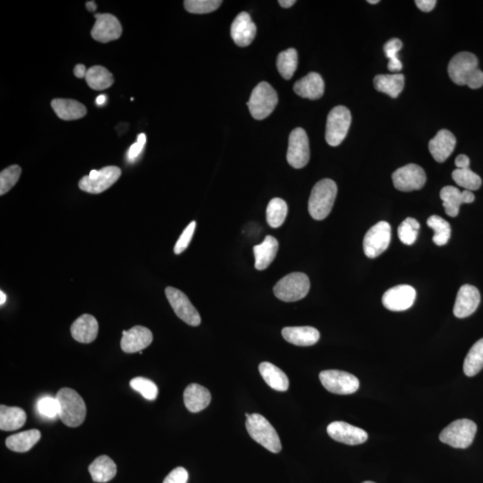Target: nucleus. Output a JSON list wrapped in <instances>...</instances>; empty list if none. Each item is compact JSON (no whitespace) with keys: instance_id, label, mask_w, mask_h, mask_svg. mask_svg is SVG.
<instances>
[{"instance_id":"nucleus-31","label":"nucleus","mask_w":483,"mask_h":483,"mask_svg":"<svg viewBox=\"0 0 483 483\" xmlns=\"http://www.w3.org/2000/svg\"><path fill=\"white\" fill-rule=\"evenodd\" d=\"M25 412L16 406H0V429L4 432L16 431L25 424Z\"/></svg>"},{"instance_id":"nucleus-51","label":"nucleus","mask_w":483,"mask_h":483,"mask_svg":"<svg viewBox=\"0 0 483 483\" xmlns=\"http://www.w3.org/2000/svg\"><path fill=\"white\" fill-rule=\"evenodd\" d=\"M87 71L88 69H86L85 66L82 64L76 65L74 69L75 75L78 78H85Z\"/></svg>"},{"instance_id":"nucleus-18","label":"nucleus","mask_w":483,"mask_h":483,"mask_svg":"<svg viewBox=\"0 0 483 483\" xmlns=\"http://www.w3.org/2000/svg\"><path fill=\"white\" fill-rule=\"evenodd\" d=\"M481 302V295L474 286L465 285L459 289L456 295L454 314L456 318L464 319L472 315Z\"/></svg>"},{"instance_id":"nucleus-40","label":"nucleus","mask_w":483,"mask_h":483,"mask_svg":"<svg viewBox=\"0 0 483 483\" xmlns=\"http://www.w3.org/2000/svg\"><path fill=\"white\" fill-rule=\"evenodd\" d=\"M403 43L399 39H391L386 43L384 51L389 62L388 68L393 73L401 72L403 66L401 59H398V52L401 51Z\"/></svg>"},{"instance_id":"nucleus-29","label":"nucleus","mask_w":483,"mask_h":483,"mask_svg":"<svg viewBox=\"0 0 483 483\" xmlns=\"http://www.w3.org/2000/svg\"><path fill=\"white\" fill-rule=\"evenodd\" d=\"M259 372L268 386L276 391L285 392L289 388V379L282 369L271 362H264L259 365Z\"/></svg>"},{"instance_id":"nucleus-57","label":"nucleus","mask_w":483,"mask_h":483,"mask_svg":"<svg viewBox=\"0 0 483 483\" xmlns=\"http://www.w3.org/2000/svg\"><path fill=\"white\" fill-rule=\"evenodd\" d=\"M362 483H375V482L367 481V482H362Z\"/></svg>"},{"instance_id":"nucleus-46","label":"nucleus","mask_w":483,"mask_h":483,"mask_svg":"<svg viewBox=\"0 0 483 483\" xmlns=\"http://www.w3.org/2000/svg\"><path fill=\"white\" fill-rule=\"evenodd\" d=\"M195 221L190 223V224L186 226L185 231L180 236V238L175 245L174 252L176 255H180V253L185 252V250L188 249L190 243H191L192 236L195 234Z\"/></svg>"},{"instance_id":"nucleus-6","label":"nucleus","mask_w":483,"mask_h":483,"mask_svg":"<svg viewBox=\"0 0 483 483\" xmlns=\"http://www.w3.org/2000/svg\"><path fill=\"white\" fill-rule=\"evenodd\" d=\"M278 102V94L272 86L262 82L253 89L247 105L253 118L263 120L274 111Z\"/></svg>"},{"instance_id":"nucleus-15","label":"nucleus","mask_w":483,"mask_h":483,"mask_svg":"<svg viewBox=\"0 0 483 483\" xmlns=\"http://www.w3.org/2000/svg\"><path fill=\"white\" fill-rule=\"evenodd\" d=\"M416 291L412 286L401 285L394 286L383 295L382 304L392 312H403L411 308L415 301Z\"/></svg>"},{"instance_id":"nucleus-30","label":"nucleus","mask_w":483,"mask_h":483,"mask_svg":"<svg viewBox=\"0 0 483 483\" xmlns=\"http://www.w3.org/2000/svg\"><path fill=\"white\" fill-rule=\"evenodd\" d=\"M42 438L41 432L32 429L29 431L10 436L6 439V445L10 451L18 453L28 452Z\"/></svg>"},{"instance_id":"nucleus-53","label":"nucleus","mask_w":483,"mask_h":483,"mask_svg":"<svg viewBox=\"0 0 483 483\" xmlns=\"http://www.w3.org/2000/svg\"><path fill=\"white\" fill-rule=\"evenodd\" d=\"M86 8H87L90 12L95 11L97 9L96 3L94 1L86 3Z\"/></svg>"},{"instance_id":"nucleus-3","label":"nucleus","mask_w":483,"mask_h":483,"mask_svg":"<svg viewBox=\"0 0 483 483\" xmlns=\"http://www.w3.org/2000/svg\"><path fill=\"white\" fill-rule=\"evenodd\" d=\"M338 186L331 179H322L312 188L309 199L310 215L316 221H323L331 212L336 201Z\"/></svg>"},{"instance_id":"nucleus-11","label":"nucleus","mask_w":483,"mask_h":483,"mask_svg":"<svg viewBox=\"0 0 483 483\" xmlns=\"http://www.w3.org/2000/svg\"><path fill=\"white\" fill-rule=\"evenodd\" d=\"M391 241V228L388 222L381 221L372 226L364 239V251L368 258L379 257L388 249Z\"/></svg>"},{"instance_id":"nucleus-54","label":"nucleus","mask_w":483,"mask_h":483,"mask_svg":"<svg viewBox=\"0 0 483 483\" xmlns=\"http://www.w3.org/2000/svg\"><path fill=\"white\" fill-rule=\"evenodd\" d=\"M106 102V96L105 95H99L98 98L96 99V103L98 105H102L104 104Z\"/></svg>"},{"instance_id":"nucleus-33","label":"nucleus","mask_w":483,"mask_h":483,"mask_svg":"<svg viewBox=\"0 0 483 483\" xmlns=\"http://www.w3.org/2000/svg\"><path fill=\"white\" fill-rule=\"evenodd\" d=\"M373 82L378 92L396 98L405 87V76L401 74L379 75L375 76Z\"/></svg>"},{"instance_id":"nucleus-2","label":"nucleus","mask_w":483,"mask_h":483,"mask_svg":"<svg viewBox=\"0 0 483 483\" xmlns=\"http://www.w3.org/2000/svg\"><path fill=\"white\" fill-rule=\"evenodd\" d=\"M59 404V417L68 427L75 428L85 422L86 405L82 396L74 389L64 388L56 393Z\"/></svg>"},{"instance_id":"nucleus-21","label":"nucleus","mask_w":483,"mask_h":483,"mask_svg":"<svg viewBox=\"0 0 483 483\" xmlns=\"http://www.w3.org/2000/svg\"><path fill=\"white\" fill-rule=\"evenodd\" d=\"M441 198L444 206L446 215L455 218L459 214V208L464 203L475 202V196L471 191L461 192L455 186H445L441 191Z\"/></svg>"},{"instance_id":"nucleus-42","label":"nucleus","mask_w":483,"mask_h":483,"mask_svg":"<svg viewBox=\"0 0 483 483\" xmlns=\"http://www.w3.org/2000/svg\"><path fill=\"white\" fill-rule=\"evenodd\" d=\"M22 174L21 166L13 165L0 173V195H4L18 183Z\"/></svg>"},{"instance_id":"nucleus-32","label":"nucleus","mask_w":483,"mask_h":483,"mask_svg":"<svg viewBox=\"0 0 483 483\" xmlns=\"http://www.w3.org/2000/svg\"><path fill=\"white\" fill-rule=\"evenodd\" d=\"M93 482L104 483L111 481L116 475V465L108 456L97 458L89 466Z\"/></svg>"},{"instance_id":"nucleus-45","label":"nucleus","mask_w":483,"mask_h":483,"mask_svg":"<svg viewBox=\"0 0 483 483\" xmlns=\"http://www.w3.org/2000/svg\"><path fill=\"white\" fill-rule=\"evenodd\" d=\"M38 410L39 414L45 417L55 418L59 414V404L56 398L46 396L38 403Z\"/></svg>"},{"instance_id":"nucleus-37","label":"nucleus","mask_w":483,"mask_h":483,"mask_svg":"<svg viewBox=\"0 0 483 483\" xmlns=\"http://www.w3.org/2000/svg\"><path fill=\"white\" fill-rule=\"evenodd\" d=\"M288 204L281 198H274L269 202L267 212V222L273 228H278L285 222L288 215Z\"/></svg>"},{"instance_id":"nucleus-16","label":"nucleus","mask_w":483,"mask_h":483,"mask_svg":"<svg viewBox=\"0 0 483 483\" xmlns=\"http://www.w3.org/2000/svg\"><path fill=\"white\" fill-rule=\"evenodd\" d=\"M96 22L92 30V37L97 42L106 43L121 37L122 25L111 14H96Z\"/></svg>"},{"instance_id":"nucleus-1","label":"nucleus","mask_w":483,"mask_h":483,"mask_svg":"<svg viewBox=\"0 0 483 483\" xmlns=\"http://www.w3.org/2000/svg\"><path fill=\"white\" fill-rule=\"evenodd\" d=\"M477 56L470 52H460L453 56L448 64V75L458 85L479 89L483 85V72L479 69Z\"/></svg>"},{"instance_id":"nucleus-47","label":"nucleus","mask_w":483,"mask_h":483,"mask_svg":"<svg viewBox=\"0 0 483 483\" xmlns=\"http://www.w3.org/2000/svg\"><path fill=\"white\" fill-rule=\"evenodd\" d=\"M188 472L184 467H178L169 474L163 483H188Z\"/></svg>"},{"instance_id":"nucleus-55","label":"nucleus","mask_w":483,"mask_h":483,"mask_svg":"<svg viewBox=\"0 0 483 483\" xmlns=\"http://www.w3.org/2000/svg\"><path fill=\"white\" fill-rule=\"evenodd\" d=\"M0 298H1V299H0V305H3L5 304L6 299V296L4 294V292H3V291L0 292Z\"/></svg>"},{"instance_id":"nucleus-27","label":"nucleus","mask_w":483,"mask_h":483,"mask_svg":"<svg viewBox=\"0 0 483 483\" xmlns=\"http://www.w3.org/2000/svg\"><path fill=\"white\" fill-rule=\"evenodd\" d=\"M56 116L66 121L82 118L87 114V109L81 102L70 99H55L51 102Z\"/></svg>"},{"instance_id":"nucleus-52","label":"nucleus","mask_w":483,"mask_h":483,"mask_svg":"<svg viewBox=\"0 0 483 483\" xmlns=\"http://www.w3.org/2000/svg\"><path fill=\"white\" fill-rule=\"evenodd\" d=\"M295 0H279V5L282 6V8H291L292 6H294L295 4Z\"/></svg>"},{"instance_id":"nucleus-9","label":"nucleus","mask_w":483,"mask_h":483,"mask_svg":"<svg viewBox=\"0 0 483 483\" xmlns=\"http://www.w3.org/2000/svg\"><path fill=\"white\" fill-rule=\"evenodd\" d=\"M118 166H105L101 171L93 169L90 175L83 176L79 181V188L83 192L99 195L111 188L121 176Z\"/></svg>"},{"instance_id":"nucleus-28","label":"nucleus","mask_w":483,"mask_h":483,"mask_svg":"<svg viewBox=\"0 0 483 483\" xmlns=\"http://www.w3.org/2000/svg\"><path fill=\"white\" fill-rule=\"evenodd\" d=\"M279 250V242L271 236H266L261 245L253 247L255 257V269L264 271L274 261Z\"/></svg>"},{"instance_id":"nucleus-13","label":"nucleus","mask_w":483,"mask_h":483,"mask_svg":"<svg viewBox=\"0 0 483 483\" xmlns=\"http://www.w3.org/2000/svg\"><path fill=\"white\" fill-rule=\"evenodd\" d=\"M286 159L294 169H302L308 164L310 146L307 134L302 128L293 130L289 135V143Z\"/></svg>"},{"instance_id":"nucleus-41","label":"nucleus","mask_w":483,"mask_h":483,"mask_svg":"<svg viewBox=\"0 0 483 483\" xmlns=\"http://www.w3.org/2000/svg\"><path fill=\"white\" fill-rule=\"evenodd\" d=\"M420 223L415 219L408 218L398 228V238L403 244L412 245L417 239Z\"/></svg>"},{"instance_id":"nucleus-34","label":"nucleus","mask_w":483,"mask_h":483,"mask_svg":"<svg viewBox=\"0 0 483 483\" xmlns=\"http://www.w3.org/2000/svg\"><path fill=\"white\" fill-rule=\"evenodd\" d=\"M85 81L92 90L103 91V90L111 87L114 83V78L111 73L104 66H94L88 69Z\"/></svg>"},{"instance_id":"nucleus-26","label":"nucleus","mask_w":483,"mask_h":483,"mask_svg":"<svg viewBox=\"0 0 483 483\" xmlns=\"http://www.w3.org/2000/svg\"><path fill=\"white\" fill-rule=\"evenodd\" d=\"M283 338L293 345L311 346L319 341L321 335L318 329L309 327H286L282 329Z\"/></svg>"},{"instance_id":"nucleus-49","label":"nucleus","mask_w":483,"mask_h":483,"mask_svg":"<svg viewBox=\"0 0 483 483\" xmlns=\"http://www.w3.org/2000/svg\"><path fill=\"white\" fill-rule=\"evenodd\" d=\"M415 4L422 11L431 12L435 8L437 1L435 0H416Z\"/></svg>"},{"instance_id":"nucleus-38","label":"nucleus","mask_w":483,"mask_h":483,"mask_svg":"<svg viewBox=\"0 0 483 483\" xmlns=\"http://www.w3.org/2000/svg\"><path fill=\"white\" fill-rule=\"evenodd\" d=\"M427 225L434 231L433 242L435 245L443 246L448 244L451 236V226L448 221L441 216L433 215L428 219Z\"/></svg>"},{"instance_id":"nucleus-4","label":"nucleus","mask_w":483,"mask_h":483,"mask_svg":"<svg viewBox=\"0 0 483 483\" xmlns=\"http://www.w3.org/2000/svg\"><path fill=\"white\" fill-rule=\"evenodd\" d=\"M245 426L253 441L275 454L281 451V441L278 433L271 422L262 415L259 414L250 415Z\"/></svg>"},{"instance_id":"nucleus-12","label":"nucleus","mask_w":483,"mask_h":483,"mask_svg":"<svg viewBox=\"0 0 483 483\" xmlns=\"http://www.w3.org/2000/svg\"><path fill=\"white\" fill-rule=\"evenodd\" d=\"M165 293L169 304L179 319L192 327H197L201 324V316L184 293L171 286L166 288Z\"/></svg>"},{"instance_id":"nucleus-39","label":"nucleus","mask_w":483,"mask_h":483,"mask_svg":"<svg viewBox=\"0 0 483 483\" xmlns=\"http://www.w3.org/2000/svg\"><path fill=\"white\" fill-rule=\"evenodd\" d=\"M452 178L456 184L467 191H476L482 185V178L470 169H456L452 173Z\"/></svg>"},{"instance_id":"nucleus-56","label":"nucleus","mask_w":483,"mask_h":483,"mask_svg":"<svg viewBox=\"0 0 483 483\" xmlns=\"http://www.w3.org/2000/svg\"><path fill=\"white\" fill-rule=\"evenodd\" d=\"M379 2V0H369V1H368V3H369V4H373V5L378 4Z\"/></svg>"},{"instance_id":"nucleus-48","label":"nucleus","mask_w":483,"mask_h":483,"mask_svg":"<svg viewBox=\"0 0 483 483\" xmlns=\"http://www.w3.org/2000/svg\"><path fill=\"white\" fill-rule=\"evenodd\" d=\"M146 143V135L141 134L138 135L137 142L134 143L130 147L128 153V159L129 161H134L137 157L141 154L143 148Z\"/></svg>"},{"instance_id":"nucleus-22","label":"nucleus","mask_w":483,"mask_h":483,"mask_svg":"<svg viewBox=\"0 0 483 483\" xmlns=\"http://www.w3.org/2000/svg\"><path fill=\"white\" fill-rule=\"evenodd\" d=\"M456 145L455 135L448 130H441L429 142V149L436 161L442 163L454 152Z\"/></svg>"},{"instance_id":"nucleus-23","label":"nucleus","mask_w":483,"mask_h":483,"mask_svg":"<svg viewBox=\"0 0 483 483\" xmlns=\"http://www.w3.org/2000/svg\"><path fill=\"white\" fill-rule=\"evenodd\" d=\"M99 323L91 314L80 316L71 326V334L75 341L90 344L98 336Z\"/></svg>"},{"instance_id":"nucleus-25","label":"nucleus","mask_w":483,"mask_h":483,"mask_svg":"<svg viewBox=\"0 0 483 483\" xmlns=\"http://www.w3.org/2000/svg\"><path fill=\"white\" fill-rule=\"evenodd\" d=\"M211 401V393L204 386L192 383L185 389L184 402L188 411L191 412H201L207 408Z\"/></svg>"},{"instance_id":"nucleus-7","label":"nucleus","mask_w":483,"mask_h":483,"mask_svg":"<svg viewBox=\"0 0 483 483\" xmlns=\"http://www.w3.org/2000/svg\"><path fill=\"white\" fill-rule=\"evenodd\" d=\"M310 279L305 273L294 272L281 279L274 286L276 298L284 302H296L308 295Z\"/></svg>"},{"instance_id":"nucleus-44","label":"nucleus","mask_w":483,"mask_h":483,"mask_svg":"<svg viewBox=\"0 0 483 483\" xmlns=\"http://www.w3.org/2000/svg\"><path fill=\"white\" fill-rule=\"evenodd\" d=\"M130 386L147 401H155L157 396H158L159 391L155 383L148 379L142 377L133 379L130 381Z\"/></svg>"},{"instance_id":"nucleus-5","label":"nucleus","mask_w":483,"mask_h":483,"mask_svg":"<svg viewBox=\"0 0 483 483\" xmlns=\"http://www.w3.org/2000/svg\"><path fill=\"white\" fill-rule=\"evenodd\" d=\"M477 425L468 419L456 420L446 426L439 434V441L455 448L465 449L474 441Z\"/></svg>"},{"instance_id":"nucleus-14","label":"nucleus","mask_w":483,"mask_h":483,"mask_svg":"<svg viewBox=\"0 0 483 483\" xmlns=\"http://www.w3.org/2000/svg\"><path fill=\"white\" fill-rule=\"evenodd\" d=\"M393 184L402 192L416 191L424 188L426 174L424 169L416 164H408L396 169L392 175Z\"/></svg>"},{"instance_id":"nucleus-10","label":"nucleus","mask_w":483,"mask_h":483,"mask_svg":"<svg viewBox=\"0 0 483 483\" xmlns=\"http://www.w3.org/2000/svg\"><path fill=\"white\" fill-rule=\"evenodd\" d=\"M319 377L323 386L333 394L351 395L359 389V379L349 372L328 369L319 373Z\"/></svg>"},{"instance_id":"nucleus-24","label":"nucleus","mask_w":483,"mask_h":483,"mask_svg":"<svg viewBox=\"0 0 483 483\" xmlns=\"http://www.w3.org/2000/svg\"><path fill=\"white\" fill-rule=\"evenodd\" d=\"M324 81L317 73H310L307 75L295 82L294 91L302 98L318 99L324 93Z\"/></svg>"},{"instance_id":"nucleus-17","label":"nucleus","mask_w":483,"mask_h":483,"mask_svg":"<svg viewBox=\"0 0 483 483\" xmlns=\"http://www.w3.org/2000/svg\"><path fill=\"white\" fill-rule=\"evenodd\" d=\"M329 437L343 444L355 446L367 441L368 434L364 429L345 422H334L327 428Z\"/></svg>"},{"instance_id":"nucleus-43","label":"nucleus","mask_w":483,"mask_h":483,"mask_svg":"<svg viewBox=\"0 0 483 483\" xmlns=\"http://www.w3.org/2000/svg\"><path fill=\"white\" fill-rule=\"evenodd\" d=\"M222 4L219 0H185L184 2L186 11L191 14H209L214 12Z\"/></svg>"},{"instance_id":"nucleus-20","label":"nucleus","mask_w":483,"mask_h":483,"mask_svg":"<svg viewBox=\"0 0 483 483\" xmlns=\"http://www.w3.org/2000/svg\"><path fill=\"white\" fill-rule=\"evenodd\" d=\"M255 23L252 22L251 16L246 12L240 13L236 16L231 25V37L236 45L247 47L252 42L256 36Z\"/></svg>"},{"instance_id":"nucleus-19","label":"nucleus","mask_w":483,"mask_h":483,"mask_svg":"<svg viewBox=\"0 0 483 483\" xmlns=\"http://www.w3.org/2000/svg\"><path fill=\"white\" fill-rule=\"evenodd\" d=\"M153 341V335L149 329L142 326H135L128 331H123L121 348L128 354L141 352L148 348Z\"/></svg>"},{"instance_id":"nucleus-50","label":"nucleus","mask_w":483,"mask_h":483,"mask_svg":"<svg viewBox=\"0 0 483 483\" xmlns=\"http://www.w3.org/2000/svg\"><path fill=\"white\" fill-rule=\"evenodd\" d=\"M455 164L458 169H469L470 159L465 154L456 157Z\"/></svg>"},{"instance_id":"nucleus-8","label":"nucleus","mask_w":483,"mask_h":483,"mask_svg":"<svg viewBox=\"0 0 483 483\" xmlns=\"http://www.w3.org/2000/svg\"><path fill=\"white\" fill-rule=\"evenodd\" d=\"M351 113L346 106H338L332 109L328 116L326 126V141L328 145L336 147L344 141L351 125Z\"/></svg>"},{"instance_id":"nucleus-36","label":"nucleus","mask_w":483,"mask_h":483,"mask_svg":"<svg viewBox=\"0 0 483 483\" xmlns=\"http://www.w3.org/2000/svg\"><path fill=\"white\" fill-rule=\"evenodd\" d=\"M298 66V54L295 49H288L279 53L276 59V68L279 74L286 80H289L294 75Z\"/></svg>"},{"instance_id":"nucleus-35","label":"nucleus","mask_w":483,"mask_h":483,"mask_svg":"<svg viewBox=\"0 0 483 483\" xmlns=\"http://www.w3.org/2000/svg\"><path fill=\"white\" fill-rule=\"evenodd\" d=\"M483 369V338L470 349L464 362V372L468 377H474Z\"/></svg>"}]
</instances>
